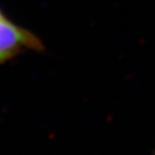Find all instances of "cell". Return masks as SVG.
I'll use <instances>...</instances> for the list:
<instances>
[{
    "label": "cell",
    "mask_w": 155,
    "mask_h": 155,
    "mask_svg": "<svg viewBox=\"0 0 155 155\" xmlns=\"http://www.w3.org/2000/svg\"><path fill=\"white\" fill-rule=\"evenodd\" d=\"M43 50V42L36 34L14 23L0 8V64L27 51Z\"/></svg>",
    "instance_id": "obj_1"
}]
</instances>
